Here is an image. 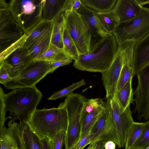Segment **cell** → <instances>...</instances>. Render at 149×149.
<instances>
[{
	"label": "cell",
	"instance_id": "ab89813d",
	"mask_svg": "<svg viewBox=\"0 0 149 149\" xmlns=\"http://www.w3.org/2000/svg\"><path fill=\"white\" fill-rule=\"evenodd\" d=\"M106 141H98L94 143L93 149H105L104 144Z\"/></svg>",
	"mask_w": 149,
	"mask_h": 149
},
{
	"label": "cell",
	"instance_id": "ee69618b",
	"mask_svg": "<svg viewBox=\"0 0 149 149\" xmlns=\"http://www.w3.org/2000/svg\"><path fill=\"white\" fill-rule=\"evenodd\" d=\"M94 146V143H91L89 145V146L86 149H93Z\"/></svg>",
	"mask_w": 149,
	"mask_h": 149
},
{
	"label": "cell",
	"instance_id": "ba28073f",
	"mask_svg": "<svg viewBox=\"0 0 149 149\" xmlns=\"http://www.w3.org/2000/svg\"><path fill=\"white\" fill-rule=\"evenodd\" d=\"M54 71L50 62L34 60L28 63L17 75L4 85L6 88L12 90L33 86L48 74Z\"/></svg>",
	"mask_w": 149,
	"mask_h": 149
},
{
	"label": "cell",
	"instance_id": "4fadbf2b",
	"mask_svg": "<svg viewBox=\"0 0 149 149\" xmlns=\"http://www.w3.org/2000/svg\"><path fill=\"white\" fill-rule=\"evenodd\" d=\"M91 132L94 134L91 143L98 141H111L118 145L115 127L109 112L105 106Z\"/></svg>",
	"mask_w": 149,
	"mask_h": 149
},
{
	"label": "cell",
	"instance_id": "cb8c5ba5",
	"mask_svg": "<svg viewBox=\"0 0 149 149\" xmlns=\"http://www.w3.org/2000/svg\"><path fill=\"white\" fill-rule=\"evenodd\" d=\"M51 35L41 38L29 47L26 56L28 62L36 59L46 51L51 44Z\"/></svg>",
	"mask_w": 149,
	"mask_h": 149
},
{
	"label": "cell",
	"instance_id": "9c48e42d",
	"mask_svg": "<svg viewBox=\"0 0 149 149\" xmlns=\"http://www.w3.org/2000/svg\"><path fill=\"white\" fill-rule=\"evenodd\" d=\"M105 103L114 123L119 148L125 147L126 134L129 128L134 122L132 116L130 106L124 109L115 96L106 98Z\"/></svg>",
	"mask_w": 149,
	"mask_h": 149
},
{
	"label": "cell",
	"instance_id": "ac0fdd59",
	"mask_svg": "<svg viewBox=\"0 0 149 149\" xmlns=\"http://www.w3.org/2000/svg\"><path fill=\"white\" fill-rule=\"evenodd\" d=\"M143 7L137 0H118L112 10L121 23L128 22L136 17Z\"/></svg>",
	"mask_w": 149,
	"mask_h": 149
},
{
	"label": "cell",
	"instance_id": "60d3db41",
	"mask_svg": "<svg viewBox=\"0 0 149 149\" xmlns=\"http://www.w3.org/2000/svg\"><path fill=\"white\" fill-rule=\"evenodd\" d=\"M116 144L112 141H106L104 144L105 149H116Z\"/></svg>",
	"mask_w": 149,
	"mask_h": 149
},
{
	"label": "cell",
	"instance_id": "9a60e30c",
	"mask_svg": "<svg viewBox=\"0 0 149 149\" xmlns=\"http://www.w3.org/2000/svg\"><path fill=\"white\" fill-rule=\"evenodd\" d=\"M8 126L0 130V149H25L19 124L10 121Z\"/></svg>",
	"mask_w": 149,
	"mask_h": 149
},
{
	"label": "cell",
	"instance_id": "6da1fadb",
	"mask_svg": "<svg viewBox=\"0 0 149 149\" xmlns=\"http://www.w3.org/2000/svg\"><path fill=\"white\" fill-rule=\"evenodd\" d=\"M0 94L6 111L10 112L6 119H10L12 122L17 119L19 122H28L42 97L35 86L13 89L6 94L0 87Z\"/></svg>",
	"mask_w": 149,
	"mask_h": 149
},
{
	"label": "cell",
	"instance_id": "ffe728a7",
	"mask_svg": "<svg viewBox=\"0 0 149 149\" xmlns=\"http://www.w3.org/2000/svg\"><path fill=\"white\" fill-rule=\"evenodd\" d=\"M68 0H44L42 20L52 21L58 15L64 13Z\"/></svg>",
	"mask_w": 149,
	"mask_h": 149
},
{
	"label": "cell",
	"instance_id": "d590c367",
	"mask_svg": "<svg viewBox=\"0 0 149 149\" xmlns=\"http://www.w3.org/2000/svg\"><path fill=\"white\" fill-rule=\"evenodd\" d=\"M0 130L4 126L5 122L7 120L6 117V112L5 109V105L3 97L0 94Z\"/></svg>",
	"mask_w": 149,
	"mask_h": 149
},
{
	"label": "cell",
	"instance_id": "7bdbcfd3",
	"mask_svg": "<svg viewBox=\"0 0 149 149\" xmlns=\"http://www.w3.org/2000/svg\"><path fill=\"white\" fill-rule=\"evenodd\" d=\"M139 4L141 6L149 3V0H137Z\"/></svg>",
	"mask_w": 149,
	"mask_h": 149
},
{
	"label": "cell",
	"instance_id": "484cf974",
	"mask_svg": "<svg viewBox=\"0 0 149 149\" xmlns=\"http://www.w3.org/2000/svg\"><path fill=\"white\" fill-rule=\"evenodd\" d=\"M130 79L127 83L115 96L117 100L124 109L134 104V92L132 87V80Z\"/></svg>",
	"mask_w": 149,
	"mask_h": 149
},
{
	"label": "cell",
	"instance_id": "5b68a950",
	"mask_svg": "<svg viewBox=\"0 0 149 149\" xmlns=\"http://www.w3.org/2000/svg\"><path fill=\"white\" fill-rule=\"evenodd\" d=\"M86 99L81 94L72 93L67 96L63 102L68 116L65 149H72L80 139L81 114Z\"/></svg>",
	"mask_w": 149,
	"mask_h": 149
},
{
	"label": "cell",
	"instance_id": "44dd1931",
	"mask_svg": "<svg viewBox=\"0 0 149 149\" xmlns=\"http://www.w3.org/2000/svg\"><path fill=\"white\" fill-rule=\"evenodd\" d=\"M25 149H43L39 135L28 122H19Z\"/></svg>",
	"mask_w": 149,
	"mask_h": 149
},
{
	"label": "cell",
	"instance_id": "8d00e7d4",
	"mask_svg": "<svg viewBox=\"0 0 149 149\" xmlns=\"http://www.w3.org/2000/svg\"><path fill=\"white\" fill-rule=\"evenodd\" d=\"M12 78L3 67L0 65V83L3 85L9 81Z\"/></svg>",
	"mask_w": 149,
	"mask_h": 149
},
{
	"label": "cell",
	"instance_id": "836d02e7",
	"mask_svg": "<svg viewBox=\"0 0 149 149\" xmlns=\"http://www.w3.org/2000/svg\"><path fill=\"white\" fill-rule=\"evenodd\" d=\"M94 134L91 130L80 138L72 149H84L87 145L91 143Z\"/></svg>",
	"mask_w": 149,
	"mask_h": 149
},
{
	"label": "cell",
	"instance_id": "d4e9b609",
	"mask_svg": "<svg viewBox=\"0 0 149 149\" xmlns=\"http://www.w3.org/2000/svg\"><path fill=\"white\" fill-rule=\"evenodd\" d=\"M95 15L101 24L109 34H112L120 22L112 10L103 12L95 11Z\"/></svg>",
	"mask_w": 149,
	"mask_h": 149
},
{
	"label": "cell",
	"instance_id": "bcb514c9",
	"mask_svg": "<svg viewBox=\"0 0 149 149\" xmlns=\"http://www.w3.org/2000/svg\"><path fill=\"white\" fill-rule=\"evenodd\" d=\"M148 4H149V3Z\"/></svg>",
	"mask_w": 149,
	"mask_h": 149
},
{
	"label": "cell",
	"instance_id": "f6af8a7d",
	"mask_svg": "<svg viewBox=\"0 0 149 149\" xmlns=\"http://www.w3.org/2000/svg\"><path fill=\"white\" fill-rule=\"evenodd\" d=\"M146 149H149V146L147 147Z\"/></svg>",
	"mask_w": 149,
	"mask_h": 149
},
{
	"label": "cell",
	"instance_id": "277c9868",
	"mask_svg": "<svg viewBox=\"0 0 149 149\" xmlns=\"http://www.w3.org/2000/svg\"><path fill=\"white\" fill-rule=\"evenodd\" d=\"M44 0H11L9 10L24 32L29 31L42 21Z\"/></svg>",
	"mask_w": 149,
	"mask_h": 149
},
{
	"label": "cell",
	"instance_id": "f1b7e54d",
	"mask_svg": "<svg viewBox=\"0 0 149 149\" xmlns=\"http://www.w3.org/2000/svg\"><path fill=\"white\" fill-rule=\"evenodd\" d=\"M144 127V123L134 122L127 131L125 149H131L140 136Z\"/></svg>",
	"mask_w": 149,
	"mask_h": 149
},
{
	"label": "cell",
	"instance_id": "7c38bea8",
	"mask_svg": "<svg viewBox=\"0 0 149 149\" xmlns=\"http://www.w3.org/2000/svg\"><path fill=\"white\" fill-rule=\"evenodd\" d=\"M105 107L100 98L86 99L81 114L80 138L92 130Z\"/></svg>",
	"mask_w": 149,
	"mask_h": 149
},
{
	"label": "cell",
	"instance_id": "603a6c76",
	"mask_svg": "<svg viewBox=\"0 0 149 149\" xmlns=\"http://www.w3.org/2000/svg\"><path fill=\"white\" fill-rule=\"evenodd\" d=\"M53 29L51 37V44L63 49V34L64 26V14L61 13L53 20Z\"/></svg>",
	"mask_w": 149,
	"mask_h": 149
},
{
	"label": "cell",
	"instance_id": "4dcf8cb0",
	"mask_svg": "<svg viewBox=\"0 0 149 149\" xmlns=\"http://www.w3.org/2000/svg\"><path fill=\"white\" fill-rule=\"evenodd\" d=\"M86 84L84 80L82 79L78 82L73 84L70 86L54 93L48 100H55L59 98L67 97L72 93L74 90Z\"/></svg>",
	"mask_w": 149,
	"mask_h": 149
},
{
	"label": "cell",
	"instance_id": "30bf717a",
	"mask_svg": "<svg viewBox=\"0 0 149 149\" xmlns=\"http://www.w3.org/2000/svg\"><path fill=\"white\" fill-rule=\"evenodd\" d=\"M138 85L134 92L136 105L134 112L139 120L149 121V65L136 74Z\"/></svg>",
	"mask_w": 149,
	"mask_h": 149
},
{
	"label": "cell",
	"instance_id": "8fae6325",
	"mask_svg": "<svg viewBox=\"0 0 149 149\" xmlns=\"http://www.w3.org/2000/svg\"><path fill=\"white\" fill-rule=\"evenodd\" d=\"M24 33L9 10H0V53L16 42Z\"/></svg>",
	"mask_w": 149,
	"mask_h": 149
},
{
	"label": "cell",
	"instance_id": "1f68e13d",
	"mask_svg": "<svg viewBox=\"0 0 149 149\" xmlns=\"http://www.w3.org/2000/svg\"><path fill=\"white\" fill-rule=\"evenodd\" d=\"M144 123L141 134L131 149H146L149 146V121Z\"/></svg>",
	"mask_w": 149,
	"mask_h": 149
},
{
	"label": "cell",
	"instance_id": "8992f818",
	"mask_svg": "<svg viewBox=\"0 0 149 149\" xmlns=\"http://www.w3.org/2000/svg\"><path fill=\"white\" fill-rule=\"evenodd\" d=\"M149 33V8L143 7L136 17L127 22L120 23L113 32L118 45L127 41L138 42Z\"/></svg>",
	"mask_w": 149,
	"mask_h": 149
},
{
	"label": "cell",
	"instance_id": "7a4b0ae2",
	"mask_svg": "<svg viewBox=\"0 0 149 149\" xmlns=\"http://www.w3.org/2000/svg\"><path fill=\"white\" fill-rule=\"evenodd\" d=\"M118 48L114 36L109 34L96 42L89 53L80 55L73 66L79 70L102 73L111 65Z\"/></svg>",
	"mask_w": 149,
	"mask_h": 149
},
{
	"label": "cell",
	"instance_id": "7402d4cb",
	"mask_svg": "<svg viewBox=\"0 0 149 149\" xmlns=\"http://www.w3.org/2000/svg\"><path fill=\"white\" fill-rule=\"evenodd\" d=\"M53 26V21L42 20L33 29L22 47L29 49L31 45L38 40L51 35Z\"/></svg>",
	"mask_w": 149,
	"mask_h": 149
},
{
	"label": "cell",
	"instance_id": "b9f144b4",
	"mask_svg": "<svg viewBox=\"0 0 149 149\" xmlns=\"http://www.w3.org/2000/svg\"><path fill=\"white\" fill-rule=\"evenodd\" d=\"M8 4L5 0H0V10L7 9Z\"/></svg>",
	"mask_w": 149,
	"mask_h": 149
},
{
	"label": "cell",
	"instance_id": "74e56055",
	"mask_svg": "<svg viewBox=\"0 0 149 149\" xmlns=\"http://www.w3.org/2000/svg\"><path fill=\"white\" fill-rule=\"evenodd\" d=\"M72 61L71 58L50 62L51 65L54 71L60 67L69 64Z\"/></svg>",
	"mask_w": 149,
	"mask_h": 149
},
{
	"label": "cell",
	"instance_id": "4316f807",
	"mask_svg": "<svg viewBox=\"0 0 149 149\" xmlns=\"http://www.w3.org/2000/svg\"><path fill=\"white\" fill-rule=\"evenodd\" d=\"M69 58H71L65 52L63 49H60L51 44L46 51L35 60L50 63Z\"/></svg>",
	"mask_w": 149,
	"mask_h": 149
},
{
	"label": "cell",
	"instance_id": "f35d334b",
	"mask_svg": "<svg viewBox=\"0 0 149 149\" xmlns=\"http://www.w3.org/2000/svg\"><path fill=\"white\" fill-rule=\"evenodd\" d=\"M40 141L43 149H51V142L48 138L41 136Z\"/></svg>",
	"mask_w": 149,
	"mask_h": 149
},
{
	"label": "cell",
	"instance_id": "f546056e",
	"mask_svg": "<svg viewBox=\"0 0 149 149\" xmlns=\"http://www.w3.org/2000/svg\"><path fill=\"white\" fill-rule=\"evenodd\" d=\"M63 42L65 52L74 61L76 60L80 54L74 41L64 26L63 34Z\"/></svg>",
	"mask_w": 149,
	"mask_h": 149
},
{
	"label": "cell",
	"instance_id": "e575fe53",
	"mask_svg": "<svg viewBox=\"0 0 149 149\" xmlns=\"http://www.w3.org/2000/svg\"><path fill=\"white\" fill-rule=\"evenodd\" d=\"M82 4L81 0H68L67 7L65 12H77Z\"/></svg>",
	"mask_w": 149,
	"mask_h": 149
},
{
	"label": "cell",
	"instance_id": "5bb4252c",
	"mask_svg": "<svg viewBox=\"0 0 149 149\" xmlns=\"http://www.w3.org/2000/svg\"><path fill=\"white\" fill-rule=\"evenodd\" d=\"M123 51L121 46H118L116 56L111 65L102 73V80L106 91V98L115 96L118 80L123 62Z\"/></svg>",
	"mask_w": 149,
	"mask_h": 149
},
{
	"label": "cell",
	"instance_id": "d6986e66",
	"mask_svg": "<svg viewBox=\"0 0 149 149\" xmlns=\"http://www.w3.org/2000/svg\"><path fill=\"white\" fill-rule=\"evenodd\" d=\"M134 76L149 65V33L136 42L134 49Z\"/></svg>",
	"mask_w": 149,
	"mask_h": 149
},
{
	"label": "cell",
	"instance_id": "83f0119b",
	"mask_svg": "<svg viewBox=\"0 0 149 149\" xmlns=\"http://www.w3.org/2000/svg\"><path fill=\"white\" fill-rule=\"evenodd\" d=\"M82 4L98 12L112 10L115 7L117 0H81Z\"/></svg>",
	"mask_w": 149,
	"mask_h": 149
},
{
	"label": "cell",
	"instance_id": "52a82bcc",
	"mask_svg": "<svg viewBox=\"0 0 149 149\" xmlns=\"http://www.w3.org/2000/svg\"><path fill=\"white\" fill-rule=\"evenodd\" d=\"M64 26L76 46L80 55L89 53L92 47V37L84 16L77 12L64 13Z\"/></svg>",
	"mask_w": 149,
	"mask_h": 149
},
{
	"label": "cell",
	"instance_id": "3957f363",
	"mask_svg": "<svg viewBox=\"0 0 149 149\" xmlns=\"http://www.w3.org/2000/svg\"><path fill=\"white\" fill-rule=\"evenodd\" d=\"M28 122L39 135L52 142L58 132L67 130L68 116L64 102L57 108L36 109Z\"/></svg>",
	"mask_w": 149,
	"mask_h": 149
},
{
	"label": "cell",
	"instance_id": "d6a6232c",
	"mask_svg": "<svg viewBox=\"0 0 149 149\" xmlns=\"http://www.w3.org/2000/svg\"><path fill=\"white\" fill-rule=\"evenodd\" d=\"M66 132L61 131L56 135L51 142V149H62L65 143Z\"/></svg>",
	"mask_w": 149,
	"mask_h": 149
},
{
	"label": "cell",
	"instance_id": "2e32d148",
	"mask_svg": "<svg viewBox=\"0 0 149 149\" xmlns=\"http://www.w3.org/2000/svg\"><path fill=\"white\" fill-rule=\"evenodd\" d=\"M28 49L21 47L15 50L0 62L11 78L15 77L29 63L26 59Z\"/></svg>",
	"mask_w": 149,
	"mask_h": 149
},
{
	"label": "cell",
	"instance_id": "e0dca14e",
	"mask_svg": "<svg viewBox=\"0 0 149 149\" xmlns=\"http://www.w3.org/2000/svg\"><path fill=\"white\" fill-rule=\"evenodd\" d=\"M77 12L84 16L88 25L92 37V47L96 42L109 34L102 26L95 11L82 4Z\"/></svg>",
	"mask_w": 149,
	"mask_h": 149
}]
</instances>
